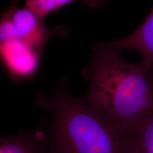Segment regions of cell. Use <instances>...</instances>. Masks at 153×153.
<instances>
[{"instance_id": "obj_4", "label": "cell", "mask_w": 153, "mask_h": 153, "mask_svg": "<svg viewBox=\"0 0 153 153\" xmlns=\"http://www.w3.org/2000/svg\"><path fill=\"white\" fill-rule=\"evenodd\" d=\"M2 59L7 69L14 74L28 76L38 66L40 53L18 39L1 41Z\"/></svg>"}, {"instance_id": "obj_7", "label": "cell", "mask_w": 153, "mask_h": 153, "mask_svg": "<svg viewBox=\"0 0 153 153\" xmlns=\"http://www.w3.org/2000/svg\"><path fill=\"white\" fill-rule=\"evenodd\" d=\"M129 153H153V113L128 133Z\"/></svg>"}, {"instance_id": "obj_9", "label": "cell", "mask_w": 153, "mask_h": 153, "mask_svg": "<svg viewBox=\"0 0 153 153\" xmlns=\"http://www.w3.org/2000/svg\"><path fill=\"white\" fill-rule=\"evenodd\" d=\"M85 4L92 8L99 7L103 5L106 0H83Z\"/></svg>"}, {"instance_id": "obj_5", "label": "cell", "mask_w": 153, "mask_h": 153, "mask_svg": "<svg viewBox=\"0 0 153 153\" xmlns=\"http://www.w3.org/2000/svg\"><path fill=\"white\" fill-rule=\"evenodd\" d=\"M109 43L121 51H136L141 56L142 61L153 69V7L145 21L134 32L125 38Z\"/></svg>"}, {"instance_id": "obj_6", "label": "cell", "mask_w": 153, "mask_h": 153, "mask_svg": "<svg viewBox=\"0 0 153 153\" xmlns=\"http://www.w3.org/2000/svg\"><path fill=\"white\" fill-rule=\"evenodd\" d=\"M0 153H48V141L40 133L19 134L3 137L0 141Z\"/></svg>"}, {"instance_id": "obj_3", "label": "cell", "mask_w": 153, "mask_h": 153, "mask_svg": "<svg viewBox=\"0 0 153 153\" xmlns=\"http://www.w3.org/2000/svg\"><path fill=\"white\" fill-rule=\"evenodd\" d=\"M46 27L44 18L26 6L19 7L14 0L2 14L0 24V40L18 39L42 53L49 39L57 33Z\"/></svg>"}, {"instance_id": "obj_1", "label": "cell", "mask_w": 153, "mask_h": 153, "mask_svg": "<svg viewBox=\"0 0 153 153\" xmlns=\"http://www.w3.org/2000/svg\"><path fill=\"white\" fill-rule=\"evenodd\" d=\"M93 61L83 72L88 82L85 99L128 134L153 113V69L129 62L109 43L94 46Z\"/></svg>"}, {"instance_id": "obj_2", "label": "cell", "mask_w": 153, "mask_h": 153, "mask_svg": "<svg viewBox=\"0 0 153 153\" xmlns=\"http://www.w3.org/2000/svg\"><path fill=\"white\" fill-rule=\"evenodd\" d=\"M61 82L52 96L38 93L35 99L52 116L48 153H129L128 134Z\"/></svg>"}, {"instance_id": "obj_8", "label": "cell", "mask_w": 153, "mask_h": 153, "mask_svg": "<svg viewBox=\"0 0 153 153\" xmlns=\"http://www.w3.org/2000/svg\"><path fill=\"white\" fill-rule=\"evenodd\" d=\"M74 0H25V6L43 18Z\"/></svg>"}]
</instances>
